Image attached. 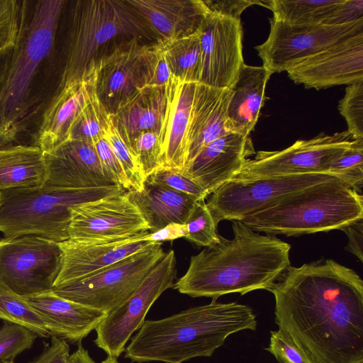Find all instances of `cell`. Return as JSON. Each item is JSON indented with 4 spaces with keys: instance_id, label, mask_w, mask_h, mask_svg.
<instances>
[{
    "instance_id": "2e32d148",
    "label": "cell",
    "mask_w": 363,
    "mask_h": 363,
    "mask_svg": "<svg viewBox=\"0 0 363 363\" xmlns=\"http://www.w3.org/2000/svg\"><path fill=\"white\" fill-rule=\"evenodd\" d=\"M139 40L130 38L95 60L96 94L110 115L138 90L147 86L148 45L141 44Z\"/></svg>"
},
{
    "instance_id": "836d02e7",
    "label": "cell",
    "mask_w": 363,
    "mask_h": 363,
    "mask_svg": "<svg viewBox=\"0 0 363 363\" xmlns=\"http://www.w3.org/2000/svg\"><path fill=\"white\" fill-rule=\"evenodd\" d=\"M185 238L197 245L208 247L219 240L217 225L205 199L197 201L186 223Z\"/></svg>"
},
{
    "instance_id": "4fadbf2b",
    "label": "cell",
    "mask_w": 363,
    "mask_h": 363,
    "mask_svg": "<svg viewBox=\"0 0 363 363\" xmlns=\"http://www.w3.org/2000/svg\"><path fill=\"white\" fill-rule=\"evenodd\" d=\"M347 131L332 135L320 133L309 140H298L282 150L255 153L233 179L329 172L331 163L350 145Z\"/></svg>"
},
{
    "instance_id": "c3c4849f",
    "label": "cell",
    "mask_w": 363,
    "mask_h": 363,
    "mask_svg": "<svg viewBox=\"0 0 363 363\" xmlns=\"http://www.w3.org/2000/svg\"><path fill=\"white\" fill-rule=\"evenodd\" d=\"M186 233L185 224H170L155 233L150 232L147 240L152 242H162L185 237Z\"/></svg>"
},
{
    "instance_id": "e0dca14e",
    "label": "cell",
    "mask_w": 363,
    "mask_h": 363,
    "mask_svg": "<svg viewBox=\"0 0 363 363\" xmlns=\"http://www.w3.org/2000/svg\"><path fill=\"white\" fill-rule=\"evenodd\" d=\"M286 72L294 82L307 89L363 82V33L338 43Z\"/></svg>"
},
{
    "instance_id": "f1b7e54d",
    "label": "cell",
    "mask_w": 363,
    "mask_h": 363,
    "mask_svg": "<svg viewBox=\"0 0 363 363\" xmlns=\"http://www.w3.org/2000/svg\"><path fill=\"white\" fill-rule=\"evenodd\" d=\"M160 41L172 74L181 82L199 83L201 50L198 28L191 34Z\"/></svg>"
},
{
    "instance_id": "4dcf8cb0",
    "label": "cell",
    "mask_w": 363,
    "mask_h": 363,
    "mask_svg": "<svg viewBox=\"0 0 363 363\" xmlns=\"http://www.w3.org/2000/svg\"><path fill=\"white\" fill-rule=\"evenodd\" d=\"M0 319L21 325L38 337H51L54 332L49 323L23 298L0 283Z\"/></svg>"
},
{
    "instance_id": "ba28073f",
    "label": "cell",
    "mask_w": 363,
    "mask_h": 363,
    "mask_svg": "<svg viewBox=\"0 0 363 363\" xmlns=\"http://www.w3.org/2000/svg\"><path fill=\"white\" fill-rule=\"evenodd\" d=\"M164 254L162 242H152L86 278L53 286L52 291L61 298L107 314L135 292Z\"/></svg>"
},
{
    "instance_id": "277c9868",
    "label": "cell",
    "mask_w": 363,
    "mask_h": 363,
    "mask_svg": "<svg viewBox=\"0 0 363 363\" xmlns=\"http://www.w3.org/2000/svg\"><path fill=\"white\" fill-rule=\"evenodd\" d=\"M256 328L250 307L212 300L162 319L145 320L125 349V357L139 363H183L209 357L230 335Z\"/></svg>"
},
{
    "instance_id": "52a82bcc",
    "label": "cell",
    "mask_w": 363,
    "mask_h": 363,
    "mask_svg": "<svg viewBox=\"0 0 363 363\" xmlns=\"http://www.w3.org/2000/svg\"><path fill=\"white\" fill-rule=\"evenodd\" d=\"M125 192L118 186L84 189L43 186L0 191V232L4 237L33 235L60 242L69 239L72 207Z\"/></svg>"
},
{
    "instance_id": "5b68a950",
    "label": "cell",
    "mask_w": 363,
    "mask_h": 363,
    "mask_svg": "<svg viewBox=\"0 0 363 363\" xmlns=\"http://www.w3.org/2000/svg\"><path fill=\"white\" fill-rule=\"evenodd\" d=\"M65 0H23L16 45L0 53V147L16 145L35 74L50 52Z\"/></svg>"
},
{
    "instance_id": "4316f807",
    "label": "cell",
    "mask_w": 363,
    "mask_h": 363,
    "mask_svg": "<svg viewBox=\"0 0 363 363\" xmlns=\"http://www.w3.org/2000/svg\"><path fill=\"white\" fill-rule=\"evenodd\" d=\"M196 82L175 78L164 146L162 167L182 172L187 158V135Z\"/></svg>"
},
{
    "instance_id": "5bb4252c",
    "label": "cell",
    "mask_w": 363,
    "mask_h": 363,
    "mask_svg": "<svg viewBox=\"0 0 363 363\" xmlns=\"http://www.w3.org/2000/svg\"><path fill=\"white\" fill-rule=\"evenodd\" d=\"M127 192L72 207L69 239L107 241L149 231V227Z\"/></svg>"
},
{
    "instance_id": "e575fe53",
    "label": "cell",
    "mask_w": 363,
    "mask_h": 363,
    "mask_svg": "<svg viewBox=\"0 0 363 363\" xmlns=\"http://www.w3.org/2000/svg\"><path fill=\"white\" fill-rule=\"evenodd\" d=\"M163 138L157 133L144 132L135 140L133 153L145 178L164 164Z\"/></svg>"
},
{
    "instance_id": "f546056e",
    "label": "cell",
    "mask_w": 363,
    "mask_h": 363,
    "mask_svg": "<svg viewBox=\"0 0 363 363\" xmlns=\"http://www.w3.org/2000/svg\"><path fill=\"white\" fill-rule=\"evenodd\" d=\"M343 0H267L259 5L273 12V18L293 24L323 23Z\"/></svg>"
},
{
    "instance_id": "ac0fdd59",
    "label": "cell",
    "mask_w": 363,
    "mask_h": 363,
    "mask_svg": "<svg viewBox=\"0 0 363 363\" xmlns=\"http://www.w3.org/2000/svg\"><path fill=\"white\" fill-rule=\"evenodd\" d=\"M150 231L115 240L90 241L68 239L59 242L62 266L54 286L86 278L135 253L152 243Z\"/></svg>"
},
{
    "instance_id": "681fc988",
    "label": "cell",
    "mask_w": 363,
    "mask_h": 363,
    "mask_svg": "<svg viewBox=\"0 0 363 363\" xmlns=\"http://www.w3.org/2000/svg\"><path fill=\"white\" fill-rule=\"evenodd\" d=\"M68 363H96L84 349L81 342L78 343L77 349L69 355Z\"/></svg>"
},
{
    "instance_id": "d6a6232c",
    "label": "cell",
    "mask_w": 363,
    "mask_h": 363,
    "mask_svg": "<svg viewBox=\"0 0 363 363\" xmlns=\"http://www.w3.org/2000/svg\"><path fill=\"white\" fill-rule=\"evenodd\" d=\"M329 172L357 191L362 193L363 185V138L354 139L350 145L331 163Z\"/></svg>"
},
{
    "instance_id": "60d3db41",
    "label": "cell",
    "mask_w": 363,
    "mask_h": 363,
    "mask_svg": "<svg viewBox=\"0 0 363 363\" xmlns=\"http://www.w3.org/2000/svg\"><path fill=\"white\" fill-rule=\"evenodd\" d=\"M270 342L266 350L279 363H312L297 344L281 330L270 332Z\"/></svg>"
},
{
    "instance_id": "f35d334b",
    "label": "cell",
    "mask_w": 363,
    "mask_h": 363,
    "mask_svg": "<svg viewBox=\"0 0 363 363\" xmlns=\"http://www.w3.org/2000/svg\"><path fill=\"white\" fill-rule=\"evenodd\" d=\"M23 0H0V53L13 48L17 41Z\"/></svg>"
},
{
    "instance_id": "603a6c76",
    "label": "cell",
    "mask_w": 363,
    "mask_h": 363,
    "mask_svg": "<svg viewBox=\"0 0 363 363\" xmlns=\"http://www.w3.org/2000/svg\"><path fill=\"white\" fill-rule=\"evenodd\" d=\"M49 323L54 336L79 343L96 330L106 313L55 295L52 291L23 298Z\"/></svg>"
},
{
    "instance_id": "8d00e7d4",
    "label": "cell",
    "mask_w": 363,
    "mask_h": 363,
    "mask_svg": "<svg viewBox=\"0 0 363 363\" xmlns=\"http://www.w3.org/2000/svg\"><path fill=\"white\" fill-rule=\"evenodd\" d=\"M338 109L353 139L363 138V82L348 85Z\"/></svg>"
},
{
    "instance_id": "cb8c5ba5",
    "label": "cell",
    "mask_w": 363,
    "mask_h": 363,
    "mask_svg": "<svg viewBox=\"0 0 363 363\" xmlns=\"http://www.w3.org/2000/svg\"><path fill=\"white\" fill-rule=\"evenodd\" d=\"M272 74L263 65H242L236 81L230 88L232 94L226 121L228 132L250 136L264 105L267 84Z\"/></svg>"
},
{
    "instance_id": "8992f818",
    "label": "cell",
    "mask_w": 363,
    "mask_h": 363,
    "mask_svg": "<svg viewBox=\"0 0 363 363\" xmlns=\"http://www.w3.org/2000/svg\"><path fill=\"white\" fill-rule=\"evenodd\" d=\"M361 218L362 194L334 179L289 194L241 221L255 232L298 236L341 230Z\"/></svg>"
},
{
    "instance_id": "d590c367",
    "label": "cell",
    "mask_w": 363,
    "mask_h": 363,
    "mask_svg": "<svg viewBox=\"0 0 363 363\" xmlns=\"http://www.w3.org/2000/svg\"><path fill=\"white\" fill-rule=\"evenodd\" d=\"M106 137L123 169L129 185V191H140L146 178L135 156L121 138L111 118Z\"/></svg>"
},
{
    "instance_id": "7a4b0ae2",
    "label": "cell",
    "mask_w": 363,
    "mask_h": 363,
    "mask_svg": "<svg viewBox=\"0 0 363 363\" xmlns=\"http://www.w3.org/2000/svg\"><path fill=\"white\" fill-rule=\"evenodd\" d=\"M233 238L219 240L191 257L186 272L173 285L191 297L244 295L268 290L290 266L291 245L275 235L255 232L233 220Z\"/></svg>"
},
{
    "instance_id": "f907efd6",
    "label": "cell",
    "mask_w": 363,
    "mask_h": 363,
    "mask_svg": "<svg viewBox=\"0 0 363 363\" xmlns=\"http://www.w3.org/2000/svg\"><path fill=\"white\" fill-rule=\"evenodd\" d=\"M101 363H119L117 358L111 356H108L101 362Z\"/></svg>"
},
{
    "instance_id": "b9f144b4",
    "label": "cell",
    "mask_w": 363,
    "mask_h": 363,
    "mask_svg": "<svg viewBox=\"0 0 363 363\" xmlns=\"http://www.w3.org/2000/svg\"><path fill=\"white\" fill-rule=\"evenodd\" d=\"M146 58L148 71L147 86H163L167 85L173 75L171 73L160 40L147 46Z\"/></svg>"
},
{
    "instance_id": "484cf974",
    "label": "cell",
    "mask_w": 363,
    "mask_h": 363,
    "mask_svg": "<svg viewBox=\"0 0 363 363\" xmlns=\"http://www.w3.org/2000/svg\"><path fill=\"white\" fill-rule=\"evenodd\" d=\"M126 194L140 211L150 233L170 224H184L197 201L188 195L146 179L140 191H128Z\"/></svg>"
},
{
    "instance_id": "816d5d0a",
    "label": "cell",
    "mask_w": 363,
    "mask_h": 363,
    "mask_svg": "<svg viewBox=\"0 0 363 363\" xmlns=\"http://www.w3.org/2000/svg\"><path fill=\"white\" fill-rule=\"evenodd\" d=\"M0 363H13V361H0Z\"/></svg>"
},
{
    "instance_id": "7c38bea8",
    "label": "cell",
    "mask_w": 363,
    "mask_h": 363,
    "mask_svg": "<svg viewBox=\"0 0 363 363\" xmlns=\"http://www.w3.org/2000/svg\"><path fill=\"white\" fill-rule=\"evenodd\" d=\"M174 251L170 250L148 273L135 292L106 314L96 328V345L108 356L118 358L131 335L140 329L155 301L172 288L177 277Z\"/></svg>"
},
{
    "instance_id": "44dd1931",
    "label": "cell",
    "mask_w": 363,
    "mask_h": 363,
    "mask_svg": "<svg viewBox=\"0 0 363 363\" xmlns=\"http://www.w3.org/2000/svg\"><path fill=\"white\" fill-rule=\"evenodd\" d=\"M174 80L172 76L165 86L138 90L111 115L114 127L132 152L135 140L142 133H157L165 140Z\"/></svg>"
},
{
    "instance_id": "bcb514c9",
    "label": "cell",
    "mask_w": 363,
    "mask_h": 363,
    "mask_svg": "<svg viewBox=\"0 0 363 363\" xmlns=\"http://www.w3.org/2000/svg\"><path fill=\"white\" fill-rule=\"evenodd\" d=\"M69 346L67 342L57 337H51L43 352L31 363H68Z\"/></svg>"
},
{
    "instance_id": "7bdbcfd3",
    "label": "cell",
    "mask_w": 363,
    "mask_h": 363,
    "mask_svg": "<svg viewBox=\"0 0 363 363\" xmlns=\"http://www.w3.org/2000/svg\"><path fill=\"white\" fill-rule=\"evenodd\" d=\"M94 145L104 174L116 186L128 191L130 188L123 169L106 135Z\"/></svg>"
},
{
    "instance_id": "ab89813d",
    "label": "cell",
    "mask_w": 363,
    "mask_h": 363,
    "mask_svg": "<svg viewBox=\"0 0 363 363\" xmlns=\"http://www.w3.org/2000/svg\"><path fill=\"white\" fill-rule=\"evenodd\" d=\"M146 180L188 195L197 201L203 200L208 196L201 186L183 173L168 168H160Z\"/></svg>"
},
{
    "instance_id": "30bf717a",
    "label": "cell",
    "mask_w": 363,
    "mask_h": 363,
    "mask_svg": "<svg viewBox=\"0 0 363 363\" xmlns=\"http://www.w3.org/2000/svg\"><path fill=\"white\" fill-rule=\"evenodd\" d=\"M269 24L268 38L255 49L262 65L272 74L286 72L338 43L363 33V19L339 26L293 25L272 17Z\"/></svg>"
},
{
    "instance_id": "6da1fadb",
    "label": "cell",
    "mask_w": 363,
    "mask_h": 363,
    "mask_svg": "<svg viewBox=\"0 0 363 363\" xmlns=\"http://www.w3.org/2000/svg\"><path fill=\"white\" fill-rule=\"evenodd\" d=\"M275 323L312 363L363 362V281L331 259L289 266L267 290Z\"/></svg>"
},
{
    "instance_id": "83f0119b",
    "label": "cell",
    "mask_w": 363,
    "mask_h": 363,
    "mask_svg": "<svg viewBox=\"0 0 363 363\" xmlns=\"http://www.w3.org/2000/svg\"><path fill=\"white\" fill-rule=\"evenodd\" d=\"M46 168L43 151L25 145L0 147V191L43 186Z\"/></svg>"
},
{
    "instance_id": "d6986e66",
    "label": "cell",
    "mask_w": 363,
    "mask_h": 363,
    "mask_svg": "<svg viewBox=\"0 0 363 363\" xmlns=\"http://www.w3.org/2000/svg\"><path fill=\"white\" fill-rule=\"evenodd\" d=\"M43 186L84 189L116 186L104 172L94 143L67 139L44 152Z\"/></svg>"
},
{
    "instance_id": "9a60e30c",
    "label": "cell",
    "mask_w": 363,
    "mask_h": 363,
    "mask_svg": "<svg viewBox=\"0 0 363 363\" xmlns=\"http://www.w3.org/2000/svg\"><path fill=\"white\" fill-rule=\"evenodd\" d=\"M198 30L201 50L199 83L230 88L245 64L240 20L208 11Z\"/></svg>"
},
{
    "instance_id": "8fae6325",
    "label": "cell",
    "mask_w": 363,
    "mask_h": 363,
    "mask_svg": "<svg viewBox=\"0 0 363 363\" xmlns=\"http://www.w3.org/2000/svg\"><path fill=\"white\" fill-rule=\"evenodd\" d=\"M334 179H341L321 173L232 179L210 194L206 203L217 225L224 220L241 221L289 194Z\"/></svg>"
},
{
    "instance_id": "f6af8a7d",
    "label": "cell",
    "mask_w": 363,
    "mask_h": 363,
    "mask_svg": "<svg viewBox=\"0 0 363 363\" xmlns=\"http://www.w3.org/2000/svg\"><path fill=\"white\" fill-rule=\"evenodd\" d=\"M203 3L208 11L237 20H240L241 13L247 7L253 4L259 5L257 0H215L203 1Z\"/></svg>"
},
{
    "instance_id": "f5cc1de1",
    "label": "cell",
    "mask_w": 363,
    "mask_h": 363,
    "mask_svg": "<svg viewBox=\"0 0 363 363\" xmlns=\"http://www.w3.org/2000/svg\"><path fill=\"white\" fill-rule=\"evenodd\" d=\"M362 363H363V362H362Z\"/></svg>"
},
{
    "instance_id": "ffe728a7",
    "label": "cell",
    "mask_w": 363,
    "mask_h": 363,
    "mask_svg": "<svg viewBox=\"0 0 363 363\" xmlns=\"http://www.w3.org/2000/svg\"><path fill=\"white\" fill-rule=\"evenodd\" d=\"M255 153L250 136L230 132L206 145L181 172L209 196L232 180Z\"/></svg>"
},
{
    "instance_id": "ee69618b",
    "label": "cell",
    "mask_w": 363,
    "mask_h": 363,
    "mask_svg": "<svg viewBox=\"0 0 363 363\" xmlns=\"http://www.w3.org/2000/svg\"><path fill=\"white\" fill-rule=\"evenodd\" d=\"M363 19V0H343L323 23L344 25Z\"/></svg>"
},
{
    "instance_id": "9c48e42d",
    "label": "cell",
    "mask_w": 363,
    "mask_h": 363,
    "mask_svg": "<svg viewBox=\"0 0 363 363\" xmlns=\"http://www.w3.org/2000/svg\"><path fill=\"white\" fill-rule=\"evenodd\" d=\"M62 259L55 241L33 235L0 238V283L22 298L51 291Z\"/></svg>"
},
{
    "instance_id": "7dc6e473",
    "label": "cell",
    "mask_w": 363,
    "mask_h": 363,
    "mask_svg": "<svg viewBox=\"0 0 363 363\" xmlns=\"http://www.w3.org/2000/svg\"><path fill=\"white\" fill-rule=\"evenodd\" d=\"M340 230L348 237V244L345 250L363 262V218L353 221Z\"/></svg>"
},
{
    "instance_id": "74e56055",
    "label": "cell",
    "mask_w": 363,
    "mask_h": 363,
    "mask_svg": "<svg viewBox=\"0 0 363 363\" xmlns=\"http://www.w3.org/2000/svg\"><path fill=\"white\" fill-rule=\"evenodd\" d=\"M38 336L30 330L7 322L0 328V361H13L30 348Z\"/></svg>"
},
{
    "instance_id": "7402d4cb",
    "label": "cell",
    "mask_w": 363,
    "mask_h": 363,
    "mask_svg": "<svg viewBox=\"0 0 363 363\" xmlns=\"http://www.w3.org/2000/svg\"><path fill=\"white\" fill-rule=\"evenodd\" d=\"M232 91L197 83L187 135L186 164L208 143L228 134L227 109Z\"/></svg>"
},
{
    "instance_id": "d4e9b609",
    "label": "cell",
    "mask_w": 363,
    "mask_h": 363,
    "mask_svg": "<svg viewBox=\"0 0 363 363\" xmlns=\"http://www.w3.org/2000/svg\"><path fill=\"white\" fill-rule=\"evenodd\" d=\"M160 40L196 31L207 12L201 0H127Z\"/></svg>"
},
{
    "instance_id": "3957f363",
    "label": "cell",
    "mask_w": 363,
    "mask_h": 363,
    "mask_svg": "<svg viewBox=\"0 0 363 363\" xmlns=\"http://www.w3.org/2000/svg\"><path fill=\"white\" fill-rule=\"evenodd\" d=\"M119 35L160 40L127 0L65 1L43 73L48 95L84 78L99 50Z\"/></svg>"
},
{
    "instance_id": "1f68e13d",
    "label": "cell",
    "mask_w": 363,
    "mask_h": 363,
    "mask_svg": "<svg viewBox=\"0 0 363 363\" xmlns=\"http://www.w3.org/2000/svg\"><path fill=\"white\" fill-rule=\"evenodd\" d=\"M110 122L111 115L95 92L71 125L67 139L94 143L106 135Z\"/></svg>"
}]
</instances>
